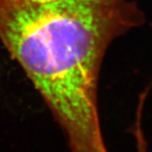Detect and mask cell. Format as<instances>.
Here are the masks:
<instances>
[{
  "label": "cell",
  "mask_w": 152,
  "mask_h": 152,
  "mask_svg": "<svg viewBox=\"0 0 152 152\" xmlns=\"http://www.w3.org/2000/svg\"><path fill=\"white\" fill-rule=\"evenodd\" d=\"M137 0H0V40L64 132L71 152H108L98 81L115 40L142 26Z\"/></svg>",
  "instance_id": "1"
},
{
  "label": "cell",
  "mask_w": 152,
  "mask_h": 152,
  "mask_svg": "<svg viewBox=\"0 0 152 152\" xmlns=\"http://www.w3.org/2000/svg\"><path fill=\"white\" fill-rule=\"evenodd\" d=\"M133 134L135 142L136 152H148L147 140L141 124H136L134 126Z\"/></svg>",
  "instance_id": "2"
},
{
  "label": "cell",
  "mask_w": 152,
  "mask_h": 152,
  "mask_svg": "<svg viewBox=\"0 0 152 152\" xmlns=\"http://www.w3.org/2000/svg\"><path fill=\"white\" fill-rule=\"evenodd\" d=\"M31 1H36V2H47V1H53V0H31Z\"/></svg>",
  "instance_id": "3"
}]
</instances>
